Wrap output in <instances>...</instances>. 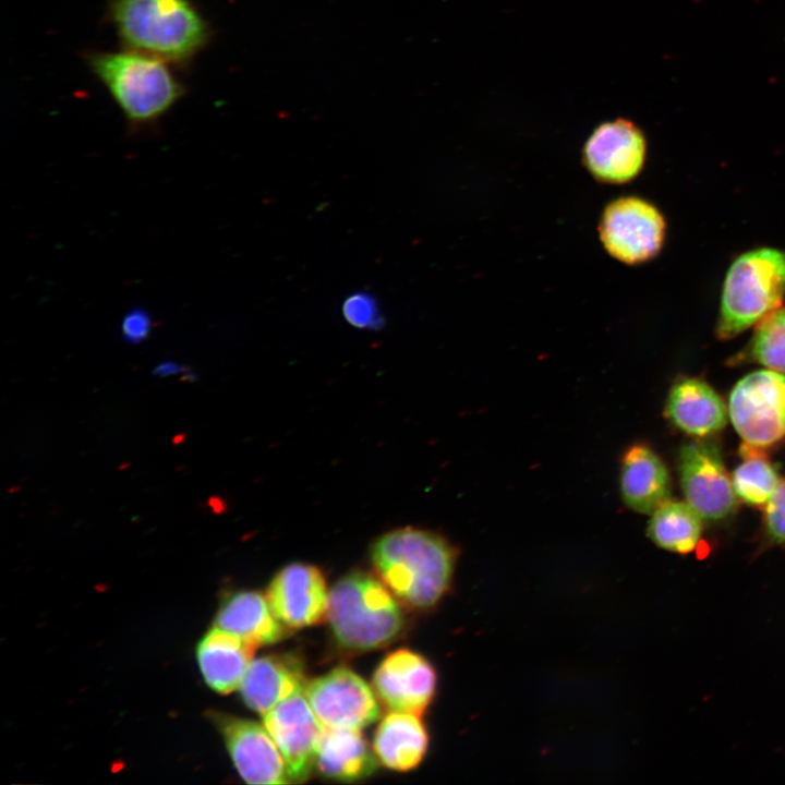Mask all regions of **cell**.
Masks as SVG:
<instances>
[{"label": "cell", "mask_w": 785, "mask_h": 785, "mask_svg": "<svg viewBox=\"0 0 785 785\" xmlns=\"http://www.w3.org/2000/svg\"><path fill=\"white\" fill-rule=\"evenodd\" d=\"M740 455L744 461L733 474L736 495L750 505L766 504L780 483L774 466L760 454V448L746 443L740 447Z\"/></svg>", "instance_id": "23"}, {"label": "cell", "mask_w": 785, "mask_h": 785, "mask_svg": "<svg viewBox=\"0 0 785 785\" xmlns=\"http://www.w3.org/2000/svg\"><path fill=\"white\" fill-rule=\"evenodd\" d=\"M647 140L632 121L617 118L597 125L583 147V164L601 182L621 184L643 168Z\"/></svg>", "instance_id": "11"}, {"label": "cell", "mask_w": 785, "mask_h": 785, "mask_svg": "<svg viewBox=\"0 0 785 785\" xmlns=\"http://www.w3.org/2000/svg\"><path fill=\"white\" fill-rule=\"evenodd\" d=\"M89 63L133 124L156 121L182 94L165 61L144 52H98Z\"/></svg>", "instance_id": "5"}, {"label": "cell", "mask_w": 785, "mask_h": 785, "mask_svg": "<svg viewBox=\"0 0 785 785\" xmlns=\"http://www.w3.org/2000/svg\"><path fill=\"white\" fill-rule=\"evenodd\" d=\"M152 319L142 309L132 310L122 319V336L129 343H140L147 339Z\"/></svg>", "instance_id": "27"}, {"label": "cell", "mask_w": 785, "mask_h": 785, "mask_svg": "<svg viewBox=\"0 0 785 785\" xmlns=\"http://www.w3.org/2000/svg\"><path fill=\"white\" fill-rule=\"evenodd\" d=\"M373 684L381 700L391 710L421 716L436 690V673L422 655L399 649L377 667Z\"/></svg>", "instance_id": "13"}, {"label": "cell", "mask_w": 785, "mask_h": 785, "mask_svg": "<svg viewBox=\"0 0 785 785\" xmlns=\"http://www.w3.org/2000/svg\"><path fill=\"white\" fill-rule=\"evenodd\" d=\"M111 16L132 49L182 62L208 40V25L189 0H113Z\"/></svg>", "instance_id": "2"}, {"label": "cell", "mask_w": 785, "mask_h": 785, "mask_svg": "<svg viewBox=\"0 0 785 785\" xmlns=\"http://www.w3.org/2000/svg\"><path fill=\"white\" fill-rule=\"evenodd\" d=\"M306 699L326 728L360 729L377 720L379 708L369 685L347 667H337L304 688Z\"/></svg>", "instance_id": "9"}, {"label": "cell", "mask_w": 785, "mask_h": 785, "mask_svg": "<svg viewBox=\"0 0 785 785\" xmlns=\"http://www.w3.org/2000/svg\"><path fill=\"white\" fill-rule=\"evenodd\" d=\"M678 471L685 498L702 519L717 522L735 512L737 495L714 443L685 444L678 456Z\"/></svg>", "instance_id": "8"}, {"label": "cell", "mask_w": 785, "mask_h": 785, "mask_svg": "<svg viewBox=\"0 0 785 785\" xmlns=\"http://www.w3.org/2000/svg\"><path fill=\"white\" fill-rule=\"evenodd\" d=\"M728 414L746 444L769 447L785 437V375L756 371L740 379L728 400Z\"/></svg>", "instance_id": "6"}, {"label": "cell", "mask_w": 785, "mask_h": 785, "mask_svg": "<svg viewBox=\"0 0 785 785\" xmlns=\"http://www.w3.org/2000/svg\"><path fill=\"white\" fill-rule=\"evenodd\" d=\"M189 367H185L184 365L171 361L166 360L157 364L154 370L152 371L153 375L158 377H166V376H172L177 374H183Z\"/></svg>", "instance_id": "28"}, {"label": "cell", "mask_w": 785, "mask_h": 785, "mask_svg": "<svg viewBox=\"0 0 785 785\" xmlns=\"http://www.w3.org/2000/svg\"><path fill=\"white\" fill-rule=\"evenodd\" d=\"M327 617L337 641L358 651L387 645L403 625L390 590L382 580L361 571L335 583L329 592Z\"/></svg>", "instance_id": "3"}, {"label": "cell", "mask_w": 785, "mask_h": 785, "mask_svg": "<svg viewBox=\"0 0 785 785\" xmlns=\"http://www.w3.org/2000/svg\"><path fill=\"white\" fill-rule=\"evenodd\" d=\"M749 357L770 370L785 373V309H777L759 322Z\"/></svg>", "instance_id": "24"}, {"label": "cell", "mask_w": 785, "mask_h": 785, "mask_svg": "<svg viewBox=\"0 0 785 785\" xmlns=\"http://www.w3.org/2000/svg\"><path fill=\"white\" fill-rule=\"evenodd\" d=\"M216 625L255 647L278 642L286 635V627L274 615L267 599L253 591L228 597L219 608Z\"/></svg>", "instance_id": "21"}, {"label": "cell", "mask_w": 785, "mask_h": 785, "mask_svg": "<svg viewBox=\"0 0 785 785\" xmlns=\"http://www.w3.org/2000/svg\"><path fill=\"white\" fill-rule=\"evenodd\" d=\"M302 662L291 654H270L251 662L240 691L245 704L266 714L281 701L304 690Z\"/></svg>", "instance_id": "15"}, {"label": "cell", "mask_w": 785, "mask_h": 785, "mask_svg": "<svg viewBox=\"0 0 785 785\" xmlns=\"http://www.w3.org/2000/svg\"><path fill=\"white\" fill-rule=\"evenodd\" d=\"M671 481L667 468L645 445H633L624 455L620 493L625 504L640 514H652L668 500Z\"/></svg>", "instance_id": "17"}, {"label": "cell", "mask_w": 785, "mask_h": 785, "mask_svg": "<svg viewBox=\"0 0 785 785\" xmlns=\"http://www.w3.org/2000/svg\"><path fill=\"white\" fill-rule=\"evenodd\" d=\"M665 409L675 426L695 436L716 433L727 421L722 398L711 386L697 378L677 382L669 391Z\"/></svg>", "instance_id": "18"}, {"label": "cell", "mask_w": 785, "mask_h": 785, "mask_svg": "<svg viewBox=\"0 0 785 785\" xmlns=\"http://www.w3.org/2000/svg\"><path fill=\"white\" fill-rule=\"evenodd\" d=\"M255 649L233 632L213 628L197 648L198 664L207 685L224 695L240 688Z\"/></svg>", "instance_id": "16"}, {"label": "cell", "mask_w": 785, "mask_h": 785, "mask_svg": "<svg viewBox=\"0 0 785 785\" xmlns=\"http://www.w3.org/2000/svg\"><path fill=\"white\" fill-rule=\"evenodd\" d=\"M328 597L322 571L302 563H293L280 569L266 593L274 615L288 628L322 623L327 617Z\"/></svg>", "instance_id": "12"}, {"label": "cell", "mask_w": 785, "mask_h": 785, "mask_svg": "<svg viewBox=\"0 0 785 785\" xmlns=\"http://www.w3.org/2000/svg\"><path fill=\"white\" fill-rule=\"evenodd\" d=\"M371 558L379 579L399 601L430 609L451 584L456 553L440 535L408 527L382 535Z\"/></svg>", "instance_id": "1"}, {"label": "cell", "mask_w": 785, "mask_h": 785, "mask_svg": "<svg viewBox=\"0 0 785 785\" xmlns=\"http://www.w3.org/2000/svg\"><path fill=\"white\" fill-rule=\"evenodd\" d=\"M374 753L360 729L324 727L315 764L329 778L351 782L374 773Z\"/></svg>", "instance_id": "20"}, {"label": "cell", "mask_w": 785, "mask_h": 785, "mask_svg": "<svg viewBox=\"0 0 785 785\" xmlns=\"http://www.w3.org/2000/svg\"><path fill=\"white\" fill-rule=\"evenodd\" d=\"M647 534L663 550L689 554L701 541L702 518L688 503L666 500L652 512Z\"/></svg>", "instance_id": "22"}, {"label": "cell", "mask_w": 785, "mask_h": 785, "mask_svg": "<svg viewBox=\"0 0 785 785\" xmlns=\"http://www.w3.org/2000/svg\"><path fill=\"white\" fill-rule=\"evenodd\" d=\"M421 716L391 711L379 723L374 736L376 758L388 769L409 771L424 758L428 735Z\"/></svg>", "instance_id": "19"}, {"label": "cell", "mask_w": 785, "mask_h": 785, "mask_svg": "<svg viewBox=\"0 0 785 785\" xmlns=\"http://www.w3.org/2000/svg\"><path fill=\"white\" fill-rule=\"evenodd\" d=\"M303 692L292 695L264 714L263 724L277 745L288 777L293 782H304L311 775L324 730Z\"/></svg>", "instance_id": "10"}, {"label": "cell", "mask_w": 785, "mask_h": 785, "mask_svg": "<svg viewBox=\"0 0 785 785\" xmlns=\"http://www.w3.org/2000/svg\"><path fill=\"white\" fill-rule=\"evenodd\" d=\"M342 313L348 323L359 328H376L382 324L377 303L367 293L358 292L348 297Z\"/></svg>", "instance_id": "25"}, {"label": "cell", "mask_w": 785, "mask_h": 785, "mask_svg": "<svg viewBox=\"0 0 785 785\" xmlns=\"http://www.w3.org/2000/svg\"><path fill=\"white\" fill-rule=\"evenodd\" d=\"M231 759L249 784H286L283 758L266 728L230 715H216Z\"/></svg>", "instance_id": "14"}, {"label": "cell", "mask_w": 785, "mask_h": 785, "mask_svg": "<svg viewBox=\"0 0 785 785\" xmlns=\"http://www.w3.org/2000/svg\"><path fill=\"white\" fill-rule=\"evenodd\" d=\"M599 232L605 250L613 257L636 265L660 253L666 222L652 203L638 196H623L605 207Z\"/></svg>", "instance_id": "7"}, {"label": "cell", "mask_w": 785, "mask_h": 785, "mask_svg": "<svg viewBox=\"0 0 785 785\" xmlns=\"http://www.w3.org/2000/svg\"><path fill=\"white\" fill-rule=\"evenodd\" d=\"M785 298V251L760 247L738 256L725 276L716 336L730 339L780 309Z\"/></svg>", "instance_id": "4"}, {"label": "cell", "mask_w": 785, "mask_h": 785, "mask_svg": "<svg viewBox=\"0 0 785 785\" xmlns=\"http://www.w3.org/2000/svg\"><path fill=\"white\" fill-rule=\"evenodd\" d=\"M764 532L771 543L785 545V479L766 503Z\"/></svg>", "instance_id": "26"}]
</instances>
